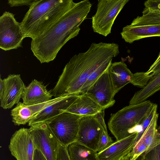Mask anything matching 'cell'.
Returning a JSON list of instances; mask_svg holds the SVG:
<instances>
[{
	"label": "cell",
	"instance_id": "cell-1",
	"mask_svg": "<svg viewBox=\"0 0 160 160\" xmlns=\"http://www.w3.org/2000/svg\"><path fill=\"white\" fill-rule=\"evenodd\" d=\"M119 53V45L114 43H92L85 52L73 56L65 65L52 91L58 98L80 95L81 89L90 75L103 65L112 62Z\"/></svg>",
	"mask_w": 160,
	"mask_h": 160
},
{
	"label": "cell",
	"instance_id": "cell-2",
	"mask_svg": "<svg viewBox=\"0 0 160 160\" xmlns=\"http://www.w3.org/2000/svg\"><path fill=\"white\" fill-rule=\"evenodd\" d=\"M92 6L88 0L75 2L51 27L32 39L31 50L41 63L53 61L62 48L79 34V27L86 18Z\"/></svg>",
	"mask_w": 160,
	"mask_h": 160
},
{
	"label": "cell",
	"instance_id": "cell-3",
	"mask_svg": "<svg viewBox=\"0 0 160 160\" xmlns=\"http://www.w3.org/2000/svg\"><path fill=\"white\" fill-rule=\"evenodd\" d=\"M72 0H34L21 24L26 38L40 36L75 4Z\"/></svg>",
	"mask_w": 160,
	"mask_h": 160
},
{
	"label": "cell",
	"instance_id": "cell-4",
	"mask_svg": "<svg viewBox=\"0 0 160 160\" xmlns=\"http://www.w3.org/2000/svg\"><path fill=\"white\" fill-rule=\"evenodd\" d=\"M154 105L150 100H146L138 104L129 105L112 114L108 126L116 140L131 134V130L141 124Z\"/></svg>",
	"mask_w": 160,
	"mask_h": 160
},
{
	"label": "cell",
	"instance_id": "cell-5",
	"mask_svg": "<svg viewBox=\"0 0 160 160\" xmlns=\"http://www.w3.org/2000/svg\"><path fill=\"white\" fill-rule=\"evenodd\" d=\"M128 0H98L97 11L92 17L94 32L104 37L111 33L117 16Z\"/></svg>",
	"mask_w": 160,
	"mask_h": 160
},
{
	"label": "cell",
	"instance_id": "cell-6",
	"mask_svg": "<svg viewBox=\"0 0 160 160\" xmlns=\"http://www.w3.org/2000/svg\"><path fill=\"white\" fill-rule=\"evenodd\" d=\"M82 117L64 112L46 122L61 144L68 147L77 142Z\"/></svg>",
	"mask_w": 160,
	"mask_h": 160
},
{
	"label": "cell",
	"instance_id": "cell-7",
	"mask_svg": "<svg viewBox=\"0 0 160 160\" xmlns=\"http://www.w3.org/2000/svg\"><path fill=\"white\" fill-rule=\"evenodd\" d=\"M32 136L34 149L40 151L47 160H56L61 145L45 122H39L29 128Z\"/></svg>",
	"mask_w": 160,
	"mask_h": 160
},
{
	"label": "cell",
	"instance_id": "cell-8",
	"mask_svg": "<svg viewBox=\"0 0 160 160\" xmlns=\"http://www.w3.org/2000/svg\"><path fill=\"white\" fill-rule=\"evenodd\" d=\"M26 38L21 23L12 13L5 11L0 17V48L8 51L22 47Z\"/></svg>",
	"mask_w": 160,
	"mask_h": 160
},
{
	"label": "cell",
	"instance_id": "cell-9",
	"mask_svg": "<svg viewBox=\"0 0 160 160\" xmlns=\"http://www.w3.org/2000/svg\"><path fill=\"white\" fill-rule=\"evenodd\" d=\"M108 69L90 86L85 93L104 110L112 106L115 102Z\"/></svg>",
	"mask_w": 160,
	"mask_h": 160
},
{
	"label": "cell",
	"instance_id": "cell-10",
	"mask_svg": "<svg viewBox=\"0 0 160 160\" xmlns=\"http://www.w3.org/2000/svg\"><path fill=\"white\" fill-rule=\"evenodd\" d=\"M103 130L95 115L82 116L79 121L76 142L96 152L97 143Z\"/></svg>",
	"mask_w": 160,
	"mask_h": 160
},
{
	"label": "cell",
	"instance_id": "cell-11",
	"mask_svg": "<svg viewBox=\"0 0 160 160\" xmlns=\"http://www.w3.org/2000/svg\"><path fill=\"white\" fill-rule=\"evenodd\" d=\"M8 148L17 160H33L34 148L29 129L16 131L10 138Z\"/></svg>",
	"mask_w": 160,
	"mask_h": 160
},
{
	"label": "cell",
	"instance_id": "cell-12",
	"mask_svg": "<svg viewBox=\"0 0 160 160\" xmlns=\"http://www.w3.org/2000/svg\"><path fill=\"white\" fill-rule=\"evenodd\" d=\"M3 81L4 89L0 96V106L6 109L19 102L26 87L20 74H10Z\"/></svg>",
	"mask_w": 160,
	"mask_h": 160
},
{
	"label": "cell",
	"instance_id": "cell-13",
	"mask_svg": "<svg viewBox=\"0 0 160 160\" xmlns=\"http://www.w3.org/2000/svg\"><path fill=\"white\" fill-rule=\"evenodd\" d=\"M138 131L115 141L103 151L97 152L99 160H121L132 149Z\"/></svg>",
	"mask_w": 160,
	"mask_h": 160
},
{
	"label": "cell",
	"instance_id": "cell-14",
	"mask_svg": "<svg viewBox=\"0 0 160 160\" xmlns=\"http://www.w3.org/2000/svg\"><path fill=\"white\" fill-rule=\"evenodd\" d=\"M79 95L66 96L62 99L49 106L34 115L28 123L31 125L39 122H47L65 112L75 102Z\"/></svg>",
	"mask_w": 160,
	"mask_h": 160
},
{
	"label": "cell",
	"instance_id": "cell-15",
	"mask_svg": "<svg viewBox=\"0 0 160 160\" xmlns=\"http://www.w3.org/2000/svg\"><path fill=\"white\" fill-rule=\"evenodd\" d=\"M65 96L56 98L46 102L34 105H27L19 102L11 111L12 121L16 125H25L28 123L34 115L49 106L62 99Z\"/></svg>",
	"mask_w": 160,
	"mask_h": 160
},
{
	"label": "cell",
	"instance_id": "cell-16",
	"mask_svg": "<svg viewBox=\"0 0 160 160\" xmlns=\"http://www.w3.org/2000/svg\"><path fill=\"white\" fill-rule=\"evenodd\" d=\"M52 96L42 82L34 79L26 87L22 98L25 104L31 105L48 102L52 99Z\"/></svg>",
	"mask_w": 160,
	"mask_h": 160
},
{
	"label": "cell",
	"instance_id": "cell-17",
	"mask_svg": "<svg viewBox=\"0 0 160 160\" xmlns=\"http://www.w3.org/2000/svg\"><path fill=\"white\" fill-rule=\"evenodd\" d=\"M108 70L114 96L133 79V74L122 61L112 63Z\"/></svg>",
	"mask_w": 160,
	"mask_h": 160
},
{
	"label": "cell",
	"instance_id": "cell-18",
	"mask_svg": "<svg viewBox=\"0 0 160 160\" xmlns=\"http://www.w3.org/2000/svg\"><path fill=\"white\" fill-rule=\"evenodd\" d=\"M121 34L125 42L130 43L145 38L160 37V25L140 26L127 25L123 28Z\"/></svg>",
	"mask_w": 160,
	"mask_h": 160
},
{
	"label": "cell",
	"instance_id": "cell-19",
	"mask_svg": "<svg viewBox=\"0 0 160 160\" xmlns=\"http://www.w3.org/2000/svg\"><path fill=\"white\" fill-rule=\"evenodd\" d=\"M103 110H104L85 93L79 95L65 112L83 116L95 115Z\"/></svg>",
	"mask_w": 160,
	"mask_h": 160
},
{
	"label": "cell",
	"instance_id": "cell-20",
	"mask_svg": "<svg viewBox=\"0 0 160 160\" xmlns=\"http://www.w3.org/2000/svg\"><path fill=\"white\" fill-rule=\"evenodd\" d=\"M160 90V72L152 77L142 89L136 92L129 102V105L138 104Z\"/></svg>",
	"mask_w": 160,
	"mask_h": 160
},
{
	"label": "cell",
	"instance_id": "cell-21",
	"mask_svg": "<svg viewBox=\"0 0 160 160\" xmlns=\"http://www.w3.org/2000/svg\"><path fill=\"white\" fill-rule=\"evenodd\" d=\"M68 149L71 160H99L97 152L76 142L69 145Z\"/></svg>",
	"mask_w": 160,
	"mask_h": 160
},
{
	"label": "cell",
	"instance_id": "cell-22",
	"mask_svg": "<svg viewBox=\"0 0 160 160\" xmlns=\"http://www.w3.org/2000/svg\"><path fill=\"white\" fill-rule=\"evenodd\" d=\"M143 15L134 19L130 25L133 26L160 25V11L144 9Z\"/></svg>",
	"mask_w": 160,
	"mask_h": 160
},
{
	"label": "cell",
	"instance_id": "cell-23",
	"mask_svg": "<svg viewBox=\"0 0 160 160\" xmlns=\"http://www.w3.org/2000/svg\"><path fill=\"white\" fill-rule=\"evenodd\" d=\"M148 151L146 146L140 140L134 142L130 151L121 160H136L139 156H144Z\"/></svg>",
	"mask_w": 160,
	"mask_h": 160
},
{
	"label": "cell",
	"instance_id": "cell-24",
	"mask_svg": "<svg viewBox=\"0 0 160 160\" xmlns=\"http://www.w3.org/2000/svg\"><path fill=\"white\" fill-rule=\"evenodd\" d=\"M113 142L111 137L104 130L101 132L98 143H97L96 152H101L109 146Z\"/></svg>",
	"mask_w": 160,
	"mask_h": 160
},
{
	"label": "cell",
	"instance_id": "cell-25",
	"mask_svg": "<svg viewBox=\"0 0 160 160\" xmlns=\"http://www.w3.org/2000/svg\"><path fill=\"white\" fill-rule=\"evenodd\" d=\"M142 160H160V144L148 151Z\"/></svg>",
	"mask_w": 160,
	"mask_h": 160
},
{
	"label": "cell",
	"instance_id": "cell-26",
	"mask_svg": "<svg viewBox=\"0 0 160 160\" xmlns=\"http://www.w3.org/2000/svg\"><path fill=\"white\" fill-rule=\"evenodd\" d=\"M144 5L147 10L160 11V0H148L145 2Z\"/></svg>",
	"mask_w": 160,
	"mask_h": 160
},
{
	"label": "cell",
	"instance_id": "cell-27",
	"mask_svg": "<svg viewBox=\"0 0 160 160\" xmlns=\"http://www.w3.org/2000/svg\"><path fill=\"white\" fill-rule=\"evenodd\" d=\"M56 160H71L68 147L61 145L57 154Z\"/></svg>",
	"mask_w": 160,
	"mask_h": 160
},
{
	"label": "cell",
	"instance_id": "cell-28",
	"mask_svg": "<svg viewBox=\"0 0 160 160\" xmlns=\"http://www.w3.org/2000/svg\"><path fill=\"white\" fill-rule=\"evenodd\" d=\"M160 72V61L154 65H152L145 74L150 79L152 77Z\"/></svg>",
	"mask_w": 160,
	"mask_h": 160
},
{
	"label": "cell",
	"instance_id": "cell-29",
	"mask_svg": "<svg viewBox=\"0 0 160 160\" xmlns=\"http://www.w3.org/2000/svg\"><path fill=\"white\" fill-rule=\"evenodd\" d=\"M34 0H9L8 3L11 7L30 5Z\"/></svg>",
	"mask_w": 160,
	"mask_h": 160
},
{
	"label": "cell",
	"instance_id": "cell-30",
	"mask_svg": "<svg viewBox=\"0 0 160 160\" xmlns=\"http://www.w3.org/2000/svg\"><path fill=\"white\" fill-rule=\"evenodd\" d=\"M104 110L98 112L95 116L103 128L104 130L106 132H108L107 126L104 119Z\"/></svg>",
	"mask_w": 160,
	"mask_h": 160
},
{
	"label": "cell",
	"instance_id": "cell-31",
	"mask_svg": "<svg viewBox=\"0 0 160 160\" xmlns=\"http://www.w3.org/2000/svg\"><path fill=\"white\" fill-rule=\"evenodd\" d=\"M33 160H47L42 152L38 150L34 149Z\"/></svg>",
	"mask_w": 160,
	"mask_h": 160
},
{
	"label": "cell",
	"instance_id": "cell-32",
	"mask_svg": "<svg viewBox=\"0 0 160 160\" xmlns=\"http://www.w3.org/2000/svg\"><path fill=\"white\" fill-rule=\"evenodd\" d=\"M4 89V83L3 79L0 78V96H1L3 92Z\"/></svg>",
	"mask_w": 160,
	"mask_h": 160
},
{
	"label": "cell",
	"instance_id": "cell-33",
	"mask_svg": "<svg viewBox=\"0 0 160 160\" xmlns=\"http://www.w3.org/2000/svg\"><path fill=\"white\" fill-rule=\"evenodd\" d=\"M160 61V53L158 55V58L156 59V60H155V61L152 64V65H154L156 64V63H157L159 61Z\"/></svg>",
	"mask_w": 160,
	"mask_h": 160
},
{
	"label": "cell",
	"instance_id": "cell-34",
	"mask_svg": "<svg viewBox=\"0 0 160 160\" xmlns=\"http://www.w3.org/2000/svg\"><path fill=\"white\" fill-rule=\"evenodd\" d=\"M143 156L140 155L136 160H142Z\"/></svg>",
	"mask_w": 160,
	"mask_h": 160
},
{
	"label": "cell",
	"instance_id": "cell-35",
	"mask_svg": "<svg viewBox=\"0 0 160 160\" xmlns=\"http://www.w3.org/2000/svg\"><path fill=\"white\" fill-rule=\"evenodd\" d=\"M158 128L160 129V125L159 126Z\"/></svg>",
	"mask_w": 160,
	"mask_h": 160
}]
</instances>
